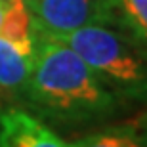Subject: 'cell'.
Segmentation results:
<instances>
[{"mask_svg":"<svg viewBox=\"0 0 147 147\" xmlns=\"http://www.w3.org/2000/svg\"><path fill=\"white\" fill-rule=\"evenodd\" d=\"M34 65L27 84L29 103L54 120H90L107 115L117 98L65 42L33 33Z\"/></svg>","mask_w":147,"mask_h":147,"instance_id":"cell-1","label":"cell"},{"mask_svg":"<svg viewBox=\"0 0 147 147\" xmlns=\"http://www.w3.org/2000/svg\"><path fill=\"white\" fill-rule=\"evenodd\" d=\"M115 98H147V48L122 29L90 23L61 38Z\"/></svg>","mask_w":147,"mask_h":147,"instance_id":"cell-2","label":"cell"},{"mask_svg":"<svg viewBox=\"0 0 147 147\" xmlns=\"http://www.w3.org/2000/svg\"><path fill=\"white\" fill-rule=\"evenodd\" d=\"M25 4L33 33L55 40L90 23H103L101 0H25Z\"/></svg>","mask_w":147,"mask_h":147,"instance_id":"cell-3","label":"cell"},{"mask_svg":"<svg viewBox=\"0 0 147 147\" xmlns=\"http://www.w3.org/2000/svg\"><path fill=\"white\" fill-rule=\"evenodd\" d=\"M0 147H69L54 130L23 109L0 115Z\"/></svg>","mask_w":147,"mask_h":147,"instance_id":"cell-4","label":"cell"},{"mask_svg":"<svg viewBox=\"0 0 147 147\" xmlns=\"http://www.w3.org/2000/svg\"><path fill=\"white\" fill-rule=\"evenodd\" d=\"M34 65L33 38H8L0 34V88L23 90Z\"/></svg>","mask_w":147,"mask_h":147,"instance_id":"cell-5","label":"cell"},{"mask_svg":"<svg viewBox=\"0 0 147 147\" xmlns=\"http://www.w3.org/2000/svg\"><path fill=\"white\" fill-rule=\"evenodd\" d=\"M103 23L122 29L147 48V0H101Z\"/></svg>","mask_w":147,"mask_h":147,"instance_id":"cell-6","label":"cell"},{"mask_svg":"<svg viewBox=\"0 0 147 147\" xmlns=\"http://www.w3.org/2000/svg\"><path fill=\"white\" fill-rule=\"evenodd\" d=\"M69 147H147V126H117L98 134H88L69 143Z\"/></svg>","mask_w":147,"mask_h":147,"instance_id":"cell-7","label":"cell"},{"mask_svg":"<svg viewBox=\"0 0 147 147\" xmlns=\"http://www.w3.org/2000/svg\"><path fill=\"white\" fill-rule=\"evenodd\" d=\"M0 34L8 38H33V19L25 0H8L4 17L0 23Z\"/></svg>","mask_w":147,"mask_h":147,"instance_id":"cell-8","label":"cell"},{"mask_svg":"<svg viewBox=\"0 0 147 147\" xmlns=\"http://www.w3.org/2000/svg\"><path fill=\"white\" fill-rule=\"evenodd\" d=\"M6 2H8V0H0V23H2V17H4V10H6Z\"/></svg>","mask_w":147,"mask_h":147,"instance_id":"cell-9","label":"cell"}]
</instances>
